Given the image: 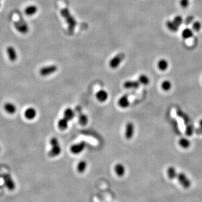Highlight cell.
Returning <instances> with one entry per match:
<instances>
[{"mask_svg": "<svg viewBox=\"0 0 202 202\" xmlns=\"http://www.w3.org/2000/svg\"><path fill=\"white\" fill-rule=\"evenodd\" d=\"M61 15L62 17L65 19L66 23L68 25V31L72 32L74 30L77 23L76 22L74 18L68 9L65 8L61 10Z\"/></svg>", "mask_w": 202, "mask_h": 202, "instance_id": "cell-1", "label": "cell"}, {"mask_svg": "<svg viewBox=\"0 0 202 202\" xmlns=\"http://www.w3.org/2000/svg\"><path fill=\"white\" fill-rule=\"evenodd\" d=\"M51 149L48 152L50 157H56L61 153V146L60 144L59 141L56 137H52L50 141Z\"/></svg>", "mask_w": 202, "mask_h": 202, "instance_id": "cell-2", "label": "cell"}, {"mask_svg": "<svg viewBox=\"0 0 202 202\" xmlns=\"http://www.w3.org/2000/svg\"><path fill=\"white\" fill-rule=\"evenodd\" d=\"M124 53H120L114 56L112 59L109 61V65L110 68L113 69L117 68L121 62L123 61L125 59Z\"/></svg>", "mask_w": 202, "mask_h": 202, "instance_id": "cell-3", "label": "cell"}, {"mask_svg": "<svg viewBox=\"0 0 202 202\" xmlns=\"http://www.w3.org/2000/svg\"><path fill=\"white\" fill-rule=\"evenodd\" d=\"M4 185L9 191L14 190L16 188V183L11 175L8 174H5L2 175Z\"/></svg>", "mask_w": 202, "mask_h": 202, "instance_id": "cell-4", "label": "cell"}, {"mask_svg": "<svg viewBox=\"0 0 202 202\" xmlns=\"http://www.w3.org/2000/svg\"><path fill=\"white\" fill-rule=\"evenodd\" d=\"M57 69V66L55 65L46 66L39 69V73L42 76H46L56 72Z\"/></svg>", "mask_w": 202, "mask_h": 202, "instance_id": "cell-5", "label": "cell"}, {"mask_svg": "<svg viewBox=\"0 0 202 202\" xmlns=\"http://www.w3.org/2000/svg\"><path fill=\"white\" fill-rule=\"evenodd\" d=\"M177 178L179 183L184 188L188 189L191 186L192 182L185 174L183 172L179 173L177 174Z\"/></svg>", "mask_w": 202, "mask_h": 202, "instance_id": "cell-6", "label": "cell"}, {"mask_svg": "<svg viewBox=\"0 0 202 202\" xmlns=\"http://www.w3.org/2000/svg\"><path fill=\"white\" fill-rule=\"evenodd\" d=\"M86 147V143L84 142H80L79 143L73 144L70 147V152L72 154L78 155L84 150Z\"/></svg>", "mask_w": 202, "mask_h": 202, "instance_id": "cell-7", "label": "cell"}, {"mask_svg": "<svg viewBox=\"0 0 202 202\" xmlns=\"http://www.w3.org/2000/svg\"><path fill=\"white\" fill-rule=\"evenodd\" d=\"M134 131H135V126L132 122H129L126 125L125 131V138L130 140L134 136Z\"/></svg>", "mask_w": 202, "mask_h": 202, "instance_id": "cell-8", "label": "cell"}, {"mask_svg": "<svg viewBox=\"0 0 202 202\" xmlns=\"http://www.w3.org/2000/svg\"><path fill=\"white\" fill-rule=\"evenodd\" d=\"M7 55L10 61L15 62L18 59V55L15 48L12 46H9L6 47Z\"/></svg>", "mask_w": 202, "mask_h": 202, "instance_id": "cell-9", "label": "cell"}, {"mask_svg": "<svg viewBox=\"0 0 202 202\" xmlns=\"http://www.w3.org/2000/svg\"><path fill=\"white\" fill-rule=\"evenodd\" d=\"M17 31L22 34H26L29 31V27L25 22H17L15 24Z\"/></svg>", "mask_w": 202, "mask_h": 202, "instance_id": "cell-10", "label": "cell"}, {"mask_svg": "<svg viewBox=\"0 0 202 202\" xmlns=\"http://www.w3.org/2000/svg\"><path fill=\"white\" fill-rule=\"evenodd\" d=\"M37 111L33 107H29L25 109L24 112V116L25 118L28 120H33L37 116Z\"/></svg>", "mask_w": 202, "mask_h": 202, "instance_id": "cell-11", "label": "cell"}, {"mask_svg": "<svg viewBox=\"0 0 202 202\" xmlns=\"http://www.w3.org/2000/svg\"><path fill=\"white\" fill-rule=\"evenodd\" d=\"M118 106L122 109H126L130 105L128 94H125L120 98L118 101Z\"/></svg>", "mask_w": 202, "mask_h": 202, "instance_id": "cell-12", "label": "cell"}, {"mask_svg": "<svg viewBox=\"0 0 202 202\" xmlns=\"http://www.w3.org/2000/svg\"><path fill=\"white\" fill-rule=\"evenodd\" d=\"M96 98L101 102H104L108 99L109 94L106 90L101 89L97 93Z\"/></svg>", "mask_w": 202, "mask_h": 202, "instance_id": "cell-13", "label": "cell"}, {"mask_svg": "<svg viewBox=\"0 0 202 202\" xmlns=\"http://www.w3.org/2000/svg\"><path fill=\"white\" fill-rule=\"evenodd\" d=\"M5 111L10 115L14 114L16 111V107L11 102H6L3 105Z\"/></svg>", "mask_w": 202, "mask_h": 202, "instance_id": "cell-14", "label": "cell"}, {"mask_svg": "<svg viewBox=\"0 0 202 202\" xmlns=\"http://www.w3.org/2000/svg\"><path fill=\"white\" fill-rule=\"evenodd\" d=\"M38 7L34 5H31L25 7L24 13L26 15L31 16L36 14L38 12Z\"/></svg>", "mask_w": 202, "mask_h": 202, "instance_id": "cell-15", "label": "cell"}, {"mask_svg": "<svg viewBox=\"0 0 202 202\" xmlns=\"http://www.w3.org/2000/svg\"><path fill=\"white\" fill-rule=\"evenodd\" d=\"M140 84L138 80H127L125 81L124 87L126 89H137Z\"/></svg>", "mask_w": 202, "mask_h": 202, "instance_id": "cell-16", "label": "cell"}, {"mask_svg": "<svg viewBox=\"0 0 202 202\" xmlns=\"http://www.w3.org/2000/svg\"><path fill=\"white\" fill-rule=\"evenodd\" d=\"M114 170H115L116 174L119 177L123 176L125 173V167L124 166L122 163H117L116 165H115Z\"/></svg>", "mask_w": 202, "mask_h": 202, "instance_id": "cell-17", "label": "cell"}, {"mask_svg": "<svg viewBox=\"0 0 202 202\" xmlns=\"http://www.w3.org/2000/svg\"><path fill=\"white\" fill-rule=\"evenodd\" d=\"M68 121H69L64 117L63 118L60 119L57 123L58 128H59V129L61 130H65L68 128Z\"/></svg>", "mask_w": 202, "mask_h": 202, "instance_id": "cell-18", "label": "cell"}, {"mask_svg": "<svg viewBox=\"0 0 202 202\" xmlns=\"http://www.w3.org/2000/svg\"><path fill=\"white\" fill-rule=\"evenodd\" d=\"M64 117L68 121L72 120L74 118V111L71 108H67L64 112Z\"/></svg>", "mask_w": 202, "mask_h": 202, "instance_id": "cell-19", "label": "cell"}, {"mask_svg": "<svg viewBox=\"0 0 202 202\" xmlns=\"http://www.w3.org/2000/svg\"><path fill=\"white\" fill-rule=\"evenodd\" d=\"M157 67L159 70L164 72L168 68V62L166 60H159L157 63Z\"/></svg>", "mask_w": 202, "mask_h": 202, "instance_id": "cell-20", "label": "cell"}, {"mask_svg": "<svg viewBox=\"0 0 202 202\" xmlns=\"http://www.w3.org/2000/svg\"><path fill=\"white\" fill-rule=\"evenodd\" d=\"M179 144L183 149H188L191 146L190 141L186 138H181L179 140Z\"/></svg>", "mask_w": 202, "mask_h": 202, "instance_id": "cell-21", "label": "cell"}, {"mask_svg": "<svg viewBox=\"0 0 202 202\" xmlns=\"http://www.w3.org/2000/svg\"><path fill=\"white\" fill-rule=\"evenodd\" d=\"M167 174L168 178L171 180H173L175 178H176L177 174H178L176 168L172 166L168 167L167 170Z\"/></svg>", "mask_w": 202, "mask_h": 202, "instance_id": "cell-22", "label": "cell"}, {"mask_svg": "<svg viewBox=\"0 0 202 202\" xmlns=\"http://www.w3.org/2000/svg\"><path fill=\"white\" fill-rule=\"evenodd\" d=\"M193 35V31L189 28H185L181 33V36L185 39H189Z\"/></svg>", "mask_w": 202, "mask_h": 202, "instance_id": "cell-23", "label": "cell"}, {"mask_svg": "<svg viewBox=\"0 0 202 202\" xmlns=\"http://www.w3.org/2000/svg\"><path fill=\"white\" fill-rule=\"evenodd\" d=\"M87 167V163L85 161H81L77 165V170L79 173L84 172Z\"/></svg>", "mask_w": 202, "mask_h": 202, "instance_id": "cell-24", "label": "cell"}, {"mask_svg": "<svg viewBox=\"0 0 202 202\" xmlns=\"http://www.w3.org/2000/svg\"><path fill=\"white\" fill-rule=\"evenodd\" d=\"M138 80L140 84H143L144 85H146L149 84L150 83V79H149V77L145 74H141L139 75Z\"/></svg>", "mask_w": 202, "mask_h": 202, "instance_id": "cell-25", "label": "cell"}, {"mask_svg": "<svg viewBox=\"0 0 202 202\" xmlns=\"http://www.w3.org/2000/svg\"><path fill=\"white\" fill-rule=\"evenodd\" d=\"M166 27L170 31L172 32H176L179 30V27L175 24L173 21L168 20L166 22Z\"/></svg>", "mask_w": 202, "mask_h": 202, "instance_id": "cell-26", "label": "cell"}, {"mask_svg": "<svg viewBox=\"0 0 202 202\" xmlns=\"http://www.w3.org/2000/svg\"><path fill=\"white\" fill-rule=\"evenodd\" d=\"M161 88L164 91L168 92L171 89V88H172V83H171V81H170L168 80L163 81L162 83Z\"/></svg>", "mask_w": 202, "mask_h": 202, "instance_id": "cell-27", "label": "cell"}, {"mask_svg": "<svg viewBox=\"0 0 202 202\" xmlns=\"http://www.w3.org/2000/svg\"><path fill=\"white\" fill-rule=\"evenodd\" d=\"M79 123L81 125H83V126L86 125L87 124L88 122V118L87 116L84 115V114H81L79 117Z\"/></svg>", "mask_w": 202, "mask_h": 202, "instance_id": "cell-28", "label": "cell"}, {"mask_svg": "<svg viewBox=\"0 0 202 202\" xmlns=\"http://www.w3.org/2000/svg\"><path fill=\"white\" fill-rule=\"evenodd\" d=\"M194 131H195L194 128L192 125H189L187 126L185 130V133L187 136L188 137H191L193 135Z\"/></svg>", "mask_w": 202, "mask_h": 202, "instance_id": "cell-29", "label": "cell"}, {"mask_svg": "<svg viewBox=\"0 0 202 202\" xmlns=\"http://www.w3.org/2000/svg\"><path fill=\"white\" fill-rule=\"evenodd\" d=\"M172 21L174 22V23L176 25L179 27L183 23V19L182 16L180 15H177L175 17Z\"/></svg>", "mask_w": 202, "mask_h": 202, "instance_id": "cell-30", "label": "cell"}, {"mask_svg": "<svg viewBox=\"0 0 202 202\" xmlns=\"http://www.w3.org/2000/svg\"><path fill=\"white\" fill-rule=\"evenodd\" d=\"M202 28V24L199 22H194L192 25V29L193 31H199Z\"/></svg>", "mask_w": 202, "mask_h": 202, "instance_id": "cell-31", "label": "cell"}, {"mask_svg": "<svg viewBox=\"0 0 202 202\" xmlns=\"http://www.w3.org/2000/svg\"><path fill=\"white\" fill-rule=\"evenodd\" d=\"M180 4L181 6L183 8H186L189 6V0H180Z\"/></svg>", "mask_w": 202, "mask_h": 202, "instance_id": "cell-32", "label": "cell"}, {"mask_svg": "<svg viewBox=\"0 0 202 202\" xmlns=\"http://www.w3.org/2000/svg\"><path fill=\"white\" fill-rule=\"evenodd\" d=\"M199 127L202 128V119H200V121H199Z\"/></svg>", "mask_w": 202, "mask_h": 202, "instance_id": "cell-33", "label": "cell"}, {"mask_svg": "<svg viewBox=\"0 0 202 202\" xmlns=\"http://www.w3.org/2000/svg\"><path fill=\"white\" fill-rule=\"evenodd\" d=\"M0 7H1V3H0Z\"/></svg>", "mask_w": 202, "mask_h": 202, "instance_id": "cell-34", "label": "cell"}, {"mask_svg": "<svg viewBox=\"0 0 202 202\" xmlns=\"http://www.w3.org/2000/svg\"><path fill=\"white\" fill-rule=\"evenodd\" d=\"M0 150H1V148H0Z\"/></svg>", "mask_w": 202, "mask_h": 202, "instance_id": "cell-35", "label": "cell"}]
</instances>
